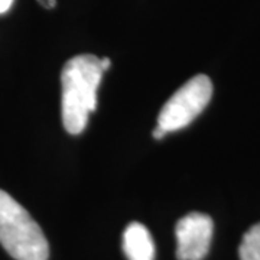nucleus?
Masks as SVG:
<instances>
[{"label":"nucleus","instance_id":"f03ea898","mask_svg":"<svg viewBox=\"0 0 260 260\" xmlns=\"http://www.w3.org/2000/svg\"><path fill=\"white\" fill-rule=\"evenodd\" d=\"M0 244L16 260H48L49 246L30 214L0 189Z\"/></svg>","mask_w":260,"mask_h":260},{"label":"nucleus","instance_id":"1a4fd4ad","mask_svg":"<svg viewBox=\"0 0 260 260\" xmlns=\"http://www.w3.org/2000/svg\"><path fill=\"white\" fill-rule=\"evenodd\" d=\"M45 9H52V8H55L56 5V0H38Z\"/></svg>","mask_w":260,"mask_h":260},{"label":"nucleus","instance_id":"7ed1b4c3","mask_svg":"<svg viewBox=\"0 0 260 260\" xmlns=\"http://www.w3.org/2000/svg\"><path fill=\"white\" fill-rule=\"evenodd\" d=\"M213 84L207 75H195L168 100L159 113L158 126L167 133L184 129L207 107Z\"/></svg>","mask_w":260,"mask_h":260},{"label":"nucleus","instance_id":"9d476101","mask_svg":"<svg viewBox=\"0 0 260 260\" xmlns=\"http://www.w3.org/2000/svg\"><path fill=\"white\" fill-rule=\"evenodd\" d=\"M100 65H102V70L106 73L109 68H110V65H112V61L109 59V58H100Z\"/></svg>","mask_w":260,"mask_h":260},{"label":"nucleus","instance_id":"423d86ee","mask_svg":"<svg viewBox=\"0 0 260 260\" xmlns=\"http://www.w3.org/2000/svg\"><path fill=\"white\" fill-rule=\"evenodd\" d=\"M239 256L240 260H260V223L254 224L243 236Z\"/></svg>","mask_w":260,"mask_h":260},{"label":"nucleus","instance_id":"6e6552de","mask_svg":"<svg viewBox=\"0 0 260 260\" xmlns=\"http://www.w3.org/2000/svg\"><path fill=\"white\" fill-rule=\"evenodd\" d=\"M167 135H168L167 132L162 129V127H159V126H156V127H155V130H153V138H155V139L160 140L162 138H165Z\"/></svg>","mask_w":260,"mask_h":260},{"label":"nucleus","instance_id":"39448f33","mask_svg":"<svg viewBox=\"0 0 260 260\" xmlns=\"http://www.w3.org/2000/svg\"><path fill=\"white\" fill-rule=\"evenodd\" d=\"M123 251L127 260H155V244L149 230L140 223H132L123 233Z\"/></svg>","mask_w":260,"mask_h":260},{"label":"nucleus","instance_id":"f257e3e1","mask_svg":"<svg viewBox=\"0 0 260 260\" xmlns=\"http://www.w3.org/2000/svg\"><path fill=\"white\" fill-rule=\"evenodd\" d=\"M104 71L100 58L91 54L73 56L61 73L62 123L70 135H80L97 109V90Z\"/></svg>","mask_w":260,"mask_h":260},{"label":"nucleus","instance_id":"20e7f679","mask_svg":"<svg viewBox=\"0 0 260 260\" xmlns=\"http://www.w3.org/2000/svg\"><path fill=\"white\" fill-rule=\"evenodd\" d=\"M214 223L210 215L189 213L175 227L178 260H203L210 250Z\"/></svg>","mask_w":260,"mask_h":260},{"label":"nucleus","instance_id":"0eeeda50","mask_svg":"<svg viewBox=\"0 0 260 260\" xmlns=\"http://www.w3.org/2000/svg\"><path fill=\"white\" fill-rule=\"evenodd\" d=\"M13 2H15V0H0V15L6 13V12L12 8Z\"/></svg>","mask_w":260,"mask_h":260}]
</instances>
